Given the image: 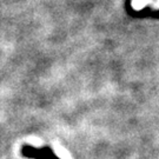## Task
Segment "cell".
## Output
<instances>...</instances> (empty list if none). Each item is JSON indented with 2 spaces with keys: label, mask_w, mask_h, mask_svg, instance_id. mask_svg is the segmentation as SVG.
I'll list each match as a JSON object with an SVG mask.
<instances>
[{
  "label": "cell",
  "mask_w": 159,
  "mask_h": 159,
  "mask_svg": "<svg viewBox=\"0 0 159 159\" xmlns=\"http://www.w3.org/2000/svg\"><path fill=\"white\" fill-rule=\"evenodd\" d=\"M20 153L26 159H60L48 146L35 148L32 145H23Z\"/></svg>",
  "instance_id": "6da1fadb"
}]
</instances>
